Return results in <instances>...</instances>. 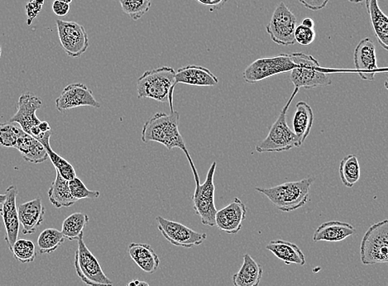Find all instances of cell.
I'll return each mask as SVG.
<instances>
[{
    "mask_svg": "<svg viewBox=\"0 0 388 286\" xmlns=\"http://www.w3.org/2000/svg\"><path fill=\"white\" fill-rule=\"evenodd\" d=\"M47 194L50 202L56 208L71 207L78 201L71 195L68 180H65L58 171Z\"/></svg>",
    "mask_w": 388,
    "mask_h": 286,
    "instance_id": "4316f807",
    "label": "cell"
},
{
    "mask_svg": "<svg viewBox=\"0 0 388 286\" xmlns=\"http://www.w3.org/2000/svg\"><path fill=\"white\" fill-rule=\"evenodd\" d=\"M176 71L172 67H163L145 71L137 82L139 99H152L157 102H169L173 108L174 90L176 86Z\"/></svg>",
    "mask_w": 388,
    "mask_h": 286,
    "instance_id": "7a4b0ae2",
    "label": "cell"
},
{
    "mask_svg": "<svg viewBox=\"0 0 388 286\" xmlns=\"http://www.w3.org/2000/svg\"><path fill=\"white\" fill-rule=\"evenodd\" d=\"M42 106L41 99L30 93H25L20 96L17 112L12 117L10 122L18 123L24 132L30 134L32 128L38 126L41 123V120L38 118L36 112Z\"/></svg>",
    "mask_w": 388,
    "mask_h": 286,
    "instance_id": "2e32d148",
    "label": "cell"
},
{
    "mask_svg": "<svg viewBox=\"0 0 388 286\" xmlns=\"http://www.w3.org/2000/svg\"><path fill=\"white\" fill-rule=\"evenodd\" d=\"M19 191L14 185H10L5 193V200L2 204L1 216L5 224V240L10 250L13 247L15 241L19 239V219L17 206V196Z\"/></svg>",
    "mask_w": 388,
    "mask_h": 286,
    "instance_id": "5bb4252c",
    "label": "cell"
},
{
    "mask_svg": "<svg viewBox=\"0 0 388 286\" xmlns=\"http://www.w3.org/2000/svg\"><path fill=\"white\" fill-rule=\"evenodd\" d=\"M342 183L347 188H353L361 176V166L356 155L351 154L343 158L339 169Z\"/></svg>",
    "mask_w": 388,
    "mask_h": 286,
    "instance_id": "f1b7e54d",
    "label": "cell"
},
{
    "mask_svg": "<svg viewBox=\"0 0 388 286\" xmlns=\"http://www.w3.org/2000/svg\"><path fill=\"white\" fill-rule=\"evenodd\" d=\"M295 65L292 56L280 54L271 58H260L246 68L242 73L244 82L254 84L273 75L285 73L293 69Z\"/></svg>",
    "mask_w": 388,
    "mask_h": 286,
    "instance_id": "9c48e42d",
    "label": "cell"
},
{
    "mask_svg": "<svg viewBox=\"0 0 388 286\" xmlns=\"http://www.w3.org/2000/svg\"><path fill=\"white\" fill-rule=\"evenodd\" d=\"M176 83L187 86L210 87L219 83V80L207 68L190 65L179 68L176 72Z\"/></svg>",
    "mask_w": 388,
    "mask_h": 286,
    "instance_id": "d6986e66",
    "label": "cell"
},
{
    "mask_svg": "<svg viewBox=\"0 0 388 286\" xmlns=\"http://www.w3.org/2000/svg\"><path fill=\"white\" fill-rule=\"evenodd\" d=\"M52 131L45 132L37 139L45 147L47 152L48 158L54 164L56 171L63 177L65 180H71L76 177V173L72 165L69 163L63 157L59 156L58 153L52 150L50 145Z\"/></svg>",
    "mask_w": 388,
    "mask_h": 286,
    "instance_id": "83f0119b",
    "label": "cell"
},
{
    "mask_svg": "<svg viewBox=\"0 0 388 286\" xmlns=\"http://www.w3.org/2000/svg\"><path fill=\"white\" fill-rule=\"evenodd\" d=\"M56 23L60 46L70 58H79L89 47L86 29L82 24L76 22L58 19Z\"/></svg>",
    "mask_w": 388,
    "mask_h": 286,
    "instance_id": "8fae6325",
    "label": "cell"
},
{
    "mask_svg": "<svg viewBox=\"0 0 388 286\" xmlns=\"http://www.w3.org/2000/svg\"><path fill=\"white\" fill-rule=\"evenodd\" d=\"M314 114L312 108L305 102L297 104L296 111L293 117V132L296 135L300 147L310 134L313 126Z\"/></svg>",
    "mask_w": 388,
    "mask_h": 286,
    "instance_id": "cb8c5ba5",
    "label": "cell"
},
{
    "mask_svg": "<svg viewBox=\"0 0 388 286\" xmlns=\"http://www.w3.org/2000/svg\"><path fill=\"white\" fill-rule=\"evenodd\" d=\"M355 233L356 229L353 225L341 221H329L321 224L315 231L313 241L315 243H339L354 235Z\"/></svg>",
    "mask_w": 388,
    "mask_h": 286,
    "instance_id": "ffe728a7",
    "label": "cell"
},
{
    "mask_svg": "<svg viewBox=\"0 0 388 286\" xmlns=\"http://www.w3.org/2000/svg\"><path fill=\"white\" fill-rule=\"evenodd\" d=\"M314 181V177H308L269 189L256 188V191L265 195L279 211L289 213L297 211L307 203Z\"/></svg>",
    "mask_w": 388,
    "mask_h": 286,
    "instance_id": "3957f363",
    "label": "cell"
},
{
    "mask_svg": "<svg viewBox=\"0 0 388 286\" xmlns=\"http://www.w3.org/2000/svg\"><path fill=\"white\" fill-rule=\"evenodd\" d=\"M217 167L216 162L210 166L205 182L201 181L196 182V189L192 196L193 208L196 215L201 217L202 224L205 226H216V215L217 208L216 206L215 193L216 187L214 183Z\"/></svg>",
    "mask_w": 388,
    "mask_h": 286,
    "instance_id": "52a82bcc",
    "label": "cell"
},
{
    "mask_svg": "<svg viewBox=\"0 0 388 286\" xmlns=\"http://www.w3.org/2000/svg\"><path fill=\"white\" fill-rule=\"evenodd\" d=\"M38 126L43 134H45V132H50L52 130L50 124L47 122V121H41V123H39Z\"/></svg>",
    "mask_w": 388,
    "mask_h": 286,
    "instance_id": "60d3db41",
    "label": "cell"
},
{
    "mask_svg": "<svg viewBox=\"0 0 388 286\" xmlns=\"http://www.w3.org/2000/svg\"><path fill=\"white\" fill-rule=\"evenodd\" d=\"M137 286H150L146 281H139V285Z\"/></svg>",
    "mask_w": 388,
    "mask_h": 286,
    "instance_id": "f6af8a7d",
    "label": "cell"
},
{
    "mask_svg": "<svg viewBox=\"0 0 388 286\" xmlns=\"http://www.w3.org/2000/svg\"><path fill=\"white\" fill-rule=\"evenodd\" d=\"M124 14L130 17L133 21L143 18L151 9L152 0H119Z\"/></svg>",
    "mask_w": 388,
    "mask_h": 286,
    "instance_id": "836d02e7",
    "label": "cell"
},
{
    "mask_svg": "<svg viewBox=\"0 0 388 286\" xmlns=\"http://www.w3.org/2000/svg\"><path fill=\"white\" fill-rule=\"evenodd\" d=\"M264 270L249 254H244L240 271L233 276L234 286H258Z\"/></svg>",
    "mask_w": 388,
    "mask_h": 286,
    "instance_id": "7402d4cb",
    "label": "cell"
},
{
    "mask_svg": "<svg viewBox=\"0 0 388 286\" xmlns=\"http://www.w3.org/2000/svg\"><path fill=\"white\" fill-rule=\"evenodd\" d=\"M299 91V88H295L293 95L282 108L276 122L271 127L268 136L256 147L258 152H281L300 147L296 135L286 123V112Z\"/></svg>",
    "mask_w": 388,
    "mask_h": 286,
    "instance_id": "5b68a950",
    "label": "cell"
},
{
    "mask_svg": "<svg viewBox=\"0 0 388 286\" xmlns=\"http://www.w3.org/2000/svg\"><path fill=\"white\" fill-rule=\"evenodd\" d=\"M296 27V16L284 2H281L275 10L266 30L271 39L278 45L293 46L296 43L295 40Z\"/></svg>",
    "mask_w": 388,
    "mask_h": 286,
    "instance_id": "30bf717a",
    "label": "cell"
},
{
    "mask_svg": "<svg viewBox=\"0 0 388 286\" xmlns=\"http://www.w3.org/2000/svg\"><path fill=\"white\" fill-rule=\"evenodd\" d=\"M199 2L201 5L204 6H209L210 8V11L220 10L222 7L225 5V3L227 2V0H196Z\"/></svg>",
    "mask_w": 388,
    "mask_h": 286,
    "instance_id": "ab89813d",
    "label": "cell"
},
{
    "mask_svg": "<svg viewBox=\"0 0 388 286\" xmlns=\"http://www.w3.org/2000/svg\"><path fill=\"white\" fill-rule=\"evenodd\" d=\"M317 34L314 29L306 27L305 26L299 25L295 30V40L296 43L301 44L302 46H309L315 41Z\"/></svg>",
    "mask_w": 388,
    "mask_h": 286,
    "instance_id": "d590c367",
    "label": "cell"
},
{
    "mask_svg": "<svg viewBox=\"0 0 388 286\" xmlns=\"http://www.w3.org/2000/svg\"><path fill=\"white\" fill-rule=\"evenodd\" d=\"M84 233L78 239V247L75 253L76 272L84 284L89 286H113L114 283L103 272L94 254L87 247Z\"/></svg>",
    "mask_w": 388,
    "mask_h": 286,
    "instance_id": "ba28073f",
    "label": "cell"
},
{
    "mask_svg": "<svg viewBox=\"0 0 388 286\" xmlns=\"http://www.w3.org/2000/svg\"><path fill=\"white\" fill-rule=\"evenodd\" d=\"M69 188L71 192V195L78 200L84 199H98L100 196V192L97 191H90L83 183L82 180L78 177L68 181Z\"/></svg>",
    "mask_w": 388,
    "mask_h": 286,
    "instance_id": "e575fe53",
    "label": "cell"
},
{
    "mask_svg": "<svg viewBox=\"0 0 388 286\" xmlns=\"http://www.w3.org/2000/svg\"><path fill=\"white\" fill-rule=\"evenodd\" d=\"M65 237L62 231L56 228H47L43 230L38 239L39 252L50 254L58 250L64 243Z\"/></svg>",
    "mask_w": 388,
    "mask_h": 286,
    "instance_id": "4dcf8cb0",
    "label": "cell"
},
{
    "mask_svg": "<svg viewBox=\"0 0 388 286\" xmlns=\"http://www.w3.org/2000/svg\"><path fill=\"white\" fill-rule=\"evenodd\" d=\"M298 1L306 9L318 11L324 9L328 5L330 0H298Z\"/></svg>",
    "mask_w": 388,
    "mask_h": 286,
    "instance_id": "74e56055",
    "label": "cell"
},
{
    "mask_svg": "<svg viewBox=\"0 0 388 286\" xmlns=\"http://www.w3.org/2000/svg\"><path fill=\"white\" fill-rule=\"evenodd\" d=\"M301 25L311 28V29H314V27H315L314 20L310 18H306L302 20Z\"/></svg>",
    "mask_w": 388,
    "mask_h": 286,
    "instance_id": "b9f144b4",
    "label": "cell"
},
{
    "mask_svg": "<svg viewBox=\"0 0 388 286\" xmlns=\"http://www.w3.org/2000/svg\"><path fill=\"white\" fill-rule=\"evenodd\" d=\"M84 106L100 108L101 104L97 102L90 88L82 83L69 84L56 99V108L60 112Z\"/></svg>",
    "mask_w": 388,
    "mask_h": 286,
    "instance_id": "4fadbf2b",
    "label": "cell"
},
{
    "mask_svg": "<svg viewBox=\"0 0 388 286\" xmlns=\"http://www.w3.org/2000/svg\"><path fill=\"white\" fill-rule=\"evenodd\" d=\"M10 251L14 259L23 264L34 263L37 257L35 245L31 240L18 239Z\"/></svg>",
    "mask_w": 388,
    "mask_h": 286,
    "instance_id": "1f68e13d",
    "label": "cell"
},
{
    "mask_svg": "<svg viewBox=\"0 0 388 286\" xmlns=\"http://www.w3.org/2000/svg\"><path fill=\"white\" fill-rule=\"evenodd\" d=\"M58 1L66 3H68V5H70V3H71V2L73 1V0H58Z\"/></svg>",
    "mask_w": 388,
    "mask_h": 286,
    "instance_id": "bcb514c9",
    "label": "cell"
},
{
    "mask_svg": "<svg viewBox=\"0 0 388 286\" xmlns=\"http://www.w3.org/2000/svg\"><path fill=\"white\" fill-rule=\"evenodd\" d=\"M179 121V112L175 110H172L170 115L163 112H157L144 123L141 139L144 143H161L169 151L174 148L181 149L187 156L190 166L194 169L196 168L195 164L180 134Z\"/></svg>",
    "mask_w": 388,
    "mask_h": 286,
    "instance_id": "6da1fadb",
    "label": "cell"
},
{
    "mask_svg": "<svg viewBox=\"0 0 388 286\" xmlns=\"http://www.w3.org/2000/svg\"><path fill=\"white\" fill-rule=\"evenodd\" d=\"M355 68L365 82H374L378 70L375 44L369 38L361 40L354 52Z\"/></svg>",
    "mask_w": 388,
    "mask_h": 286,
    "instance_id": "9a60e30c",
    "label": "cell"
},
{
    "mask_svg": "<svg viewBox=\"0 0 388 286\" xmlns=\"http://www.w3.org/2000/svg\"><path fill=\"white\" fill-rule=\"evenodd\" d=\"M294 68L290 71V80L295 88L310 90L317 87H326L332 84L327 72L322 70L318 60L311 55L295 52L290 55Z\"/></svg>",
    "mask_w": 388,
    "mask_h": 286,
    "instance_id": "277c9868",
    "label": "cell"
},
{
    "mask_svg": "<svg viewBox=\"0 0 388 286\" xmlns=\"http://www.w3.org/2000/svg\"><path fill=\"white\" fill-rule=\"evenodd\" d=\"M90 221L84 213H74L63 221L62 233L65 239L70 241L78 240L82 235L84 228Z\"/></svg>",
    "mask_w": 388,
    "mask_h": 286,
    "instance_id": "f546056e",
    "label": "cell"
},
{
    "mask_svg": "<svg viewBox=\"0 0 388 286\" xmlns=\"http://www.w3.org/2000/svg\"><path fill=\"white\" fill-rule=\"evenodd\" d=\"M5 198L6 197L5 194L0 195V206H2V204L5 202ZM1 208L2 207H0V211H1Z\"/></svg>",
    "mask_w": 388,
    "mask_h": 286,
    "instance_id": "7bdbcfd3",
    "label": "cell"
},
{
    "mask_svg": "<svg viewBox=\"0 0 388 286\" xmlns=\"http://www.w3.org/2000/svg\"><path fill=\"white\" fill-rule=\"evenodd\" d=\"M128 252L131 259L144 272L153 274L159 270L160 259L150 245L132 243L128 246Z\"/></svg>",
    "mask_w": 388,
    "mask_h": 286,
    "instance_id": "44dd1931",
    "label": "cell"
},
{
    "mask_svg": "<svg viewBox=\"0 0 388 286\" xmlns=\"http://www.w3.org/2000/svg\"><path fill=\"white\" fill-rule=\"evenodd\" d=\"M14 148L21 153L23 160L30 163L40 164L48 159L47 152L43 145L26 132L20 136Z\"/></svg>",
    "mask_w": 388,
    "mask_h": 286,
    "instance_id": "603a6c76",
    "label": "cell"
},
{
    "mask_svg": "<svg viewBox=\"0 0 388 286\" xmlns=\"http://www.w3.org/2000/svg\"><path fill=\"white\" fill-rule=\"evenodd\" d=\"M246 215V205L240 199L234 198L227 206L217 211L216 226L229 235H236L241 230Z\"/></svg>",
    "mask_w": 388,
    "mask_h": 286,
    "instance_id": "e0dca14e",
    "label": "cell"
},
{
    "mask_svg": "<svg viewBox=\"0 0 388 286\" xmlns=\"http://www.w3.org/2000/svg\"><path fill=\"white\" fill-rule=\"evenodd\" d=\"M1 54H2V48H1V45H0V58H1Z\"/></svg>",
    "mask_w": 388,
    "mask_h": 286,
    "instance_id": "7dc6e473",
    "label": "cell"
},
{
    "mask_svg": "<svg viewBox=\"0 0 388 286\" xmlns=\"http://www.w3.org/2000/svg\"><path fill=\"white\" fill-rule=\"evenodd\" d=\"M52 8L54 13L56 16H58V17H64V16H66L69 13V11H70V5L58 1V0H55L54 3H52Z\"/></svg>",
    "mask_w": 388,
    "mask_h": 286,
    "instance_id": "f35d334b",
    "label": "cell"
},
{
    "mask_svg": "<svg viewBox=\"0 0 388 286\" xmlns=\"http://www.w3.org/2000/svg\"><path fill=\"white\" fill-rule=\"evenodd\" d=\"M44 0H30L25 5L27 24L30 26L32 22L41 13L44 5Z\"/></svg>",
    "mask_w": 388,
    "mask_h": 286,
    "instance_id": "8d00e7d4",
    "label": "cell"
},
{
    "mask_svg": "<svg viewBox=\"0 0 388 286\" xmlns=\"http://www.w3.org/2000/svg\"><path fill=\"white\" fill-rule=\"evenodd\" d=\"M361 257L363 265L388 263V220L367 229L361 241Z\"/></svg>",
    "mask_w": 388,
    "mask_h": 286,
    "instance_id": "8992f818",
    "label": "cell"
},
{
    "mask_svg": "<svg viewBox=\"0 0 388 286\" xmlns=\"http://www.w3.org/2000/svg\"><path fill=\"white\" fill-rule=\"evenodd\" d=\"M367 14H369L374 34L380 45L388 50V18L378 5V0H366Z\"/></svg>",
    "mask_w": 388,
    "mask_h": 286,
    "instance_id": "484cf974",
    "label": "cell"
},
{
    "mask_svg": "<svg viewBox=\"0 0 388 286\" xmlns=\"http://www.w3.org/2000/svg\"><path fill=\"white\" fill-rule=\"evenodd\" d=\"M156 220L161 235L176 247L191 249L203 243L207 237L206 233L194 231L179 222L164 219L161 216H157Z\"/></svg>",
    "mask_w": 388,
    "mask_h": 286,
    "instance_id": "7c38bea8",
    "label": "cell"
},
{
    "mask_svg": "<svg viewBox=\"0 0 388 286\" xmlns=\"http://www.w3.org/2000/svg\"><path fill=\"white\" fill-rule=\"evenodd\" d=\"M266 248L273 252L278 259L286 264L304 265L306 257L298 246L284 240H273L266 246Z\"/></svg>",
    "mask_w": 388,
    "mask_h": 286,
    "instance_id": "d4e9b609",
    "label": "cell"
},
{
    "mask_svg": "<svg viewBox=\"0 0 388 286\" xmlns=\"http://www.w3.org/2000/svg\"><path fill=\"white\" fill-rule=\"evenodd\" d=\"M23 134L24 132L18 123H0V148H14L19 139Z\"/></svg>",
    "mask_w": 388,
    "mask_h": 286,
    "instance_id": "d6a6232c",
    "label": "cell"
},
{
    "mask_svg": "<svg viewBox=\"0 0 388 286\" xmlns=\"http://www.w3.org/2000/svg\"><path fill=\"white\" fill-rule=\"evenodd\" d=\"M347 1L353 3H361L363 1H365V0H347Z\"/></svg>",
    "mask_w": 388,
    "mask_h": 286,
    "instance_id": "ee69618b",
    "label": "cell"
},
{
    "mask_svg": "<svg viewBox=\"0 0 388 286\" xmlns=\"http://www.w3.org/2000/svg\"><path fill=\"white\" fill-rule=\"evenodd\" d=\"M45 212L41 198L20 204L18 213L19 223L23 226V235H34L43 224Z\"/></svg>",
    "mask_w": 388,
    "mask_h": 286,
    "instance_id": "ac0fdd59",
    "label": "cell"
}]
</instances>
